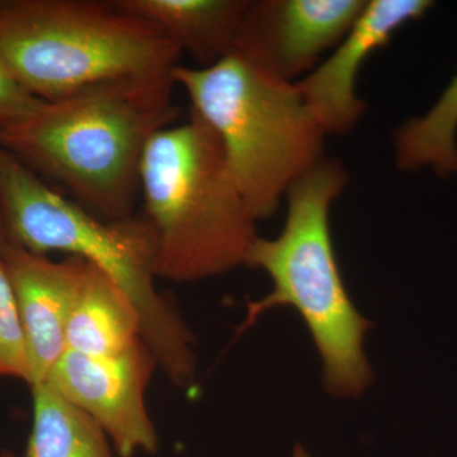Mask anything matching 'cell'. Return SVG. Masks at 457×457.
<instances>
[{"label": "cell", "instance_id": "cell-1", "mask_svg": "<svg viewBox=\"0 0 457 457\" xmlns=\"http://www.w3.org/2000/svg\"><path fill=\"white\" fill-rule=\"evenodd\" d=\"M174 80H116L56 101L0 128V147L65 186L104 220L132 216L152 137L173 125Z\"/></svg>", "mask_w": 457, "mask_h": 457}, {"label": "cell", "instance_id": "cell-2", "mask_svg": "<svg viewBox=\"0 0 457 457\" xmlns=\"http://www.w3.org/2000/svg\"><path fill=\"white\" fill-rule=\"evenodd\" d=\"M0 210L12 245L31 253L73 255L102 270L128 295L141 339L180 390L196 380L195 337L179 309L155 286L158 236L145 215L104 220L46 185L0 147Z\"/></svg>", "mask_w": 457, "mask_h": 457}, {"label": "cell", "instance_id": "cell-3", "mask_svg": "<svg viewBox=\"0 0 457 457\" xmlns=\"http://www.w3.org/2000/svg\"><path fill=\"white\" fill-rule=\"evenodd\" d=\"M348 183L345 165L324 156L288 188L287 218L278 237H258L246 266L264 270L272 291L246 303L237 333L263 312L291 306L308 327L323 362L324 389L337 398H357L372 383L363 341L371 321L352 303L330 236V206Z\"/></svg>", "mask_w": 457, "mask_h": 457}, {"label": "cell", "instance_id": "cell-4", "mask_svg": "<svg viewBox=\"0 0 457 457\" xmlns=\"http://www.w3.org/2000/svg\"><path fill=\"white\" fill-rule=\"evenodd\" d=\"M140 194L158 236L155 275L185 284L245 264L258 237L212 129L192 112L147 144Z\"/></svg>", "mask_w": 457, "mask_h": 457}, {"label": "cell", "instance_id": "cell-5", "mask_svg": "<svg viewBox=\"0 0 457 457\" xmlns=\"http://www.w3.org/2000/svg\"><path fill=\"white\" fill-rule=\"evenodd\" d=\"M220 141L231 179L255 220L278 212L295 180L324 158L326 132L296 83L285 82L237 53L207 68L173 71Z\"/></svg>", "mask_w": 457, "mask_h": 457}, {"label": "cell", "instance_id": "cell-6", "mask_svg": "<svg viewBox=\"0 0 457 457\" xmlns=\"http://www.w3.org/2000/svg\"><path fill=\"white\" fill-rule=\"evenodd\" d=\"M0 54L23 88L50 102L116 80H173L182 51L111 2L4 0Z\"/></svg>", "mask_w": 457, "mask_h": 457}, {"label": "cell", "instance_id": "cell-7", "mask_svg": "<svg viewBox=\"0 0 457 457\" xmlns=\"http://www.w3.org/2000/svg\"><path fill=\"white\" fill-rule=\"evenodd\" d=\"M158 363L140 339L113 356L66 351L44 383L92 418L121 457L158 451V433L145 393Z\"/></svg>", "mask_w": 457, "mask_h": 457}, {"label": "cell", "instance_id": "cell-8", "mask_svg": "<svg viewBox=\"0 0 457 457\" xmlns=\"http://www.w3.org/2000/svg\"><path fill=\"white\" fill-rule=\"evenodd\" d=\"M365 0H249L234 53L285 82L296 83L336 49Z\"/></svg>", "mask_w": 457, "mask_h": 457}, {"label": "cell", "instance_id": "cell-9", "mask_svg": "<svg viewBox=\"0 0 457 457\" xmlns=\"http://www.w3.org/2000/svg\"><path fill=\"white\" fill-rule=\"evenodd\" d=\"M433 5L431 0H370L335 53L296 82L327 137L353 130L368 110L356 93L357 77L366 59L386 46L400 27L420 20Z\"/></svg>", "mask_w": 457, "mask_h": 457}, {"label": "cell", "instance_id": "cell-10", "mask_svg": "<svg viewBox=\"0 0 457 457\" xmlns=\"http://www.w3.org/2000/svg\"><path fill=\"white\" fill-rule=\"evenodd\" d=\"M16 297L29 348L32 380L44 383L66 352V328L82 291L89 263L69 255L51 261L11 245L0 255Z\"/></svg>", "mask_w": 457, "mask_h": 457}, {"label": "cell", "instance_id": "cell-11", "mask_svg": "<svg viewBox=\"0 0 457 457\" xmlns=\"http://www.w3.org/2000/svg\"><path fill=\"white\" fill-rule=\"evenodd\" d=\"M120 11L156 27L198 68L220 62L236 47L249 0H113Z\"/></svg>", "mask_w": 457, "mask_h": 457}, {"label": "cell", "instance_id": "cell-12", "mask_svg": "<svg viewBox=\"0 0 457 457\" xmlns=\"http://www.w3.org/2000/svg\"><path fill=\"white\" fill-rule=\"evenodd\" d=\"M140 339V318L134 303L112 279L89 263L66 328V351L113 356Z\"/></svg>", "mask_w": 457, "mask_h": 457}, {"label": "cell", "instance_id": "cell-13", "mask_svg": "<svg viewBox=\"0 0 457 457\" xmlns=\"http://www.w3.org/2000/svg\"><path fill=\"white\" fill-rule=\"evenodd\" d=\"M33 420L23 457H113L108 437L89 416L46 383L31 386Z\"/></svg>", "mask_w": 457, "mask_h": 457}, {"label": "cell", "instance_id": "cell-14", "mask_svg": "<svg viewBox=\"0 0 457 457\" xmlns=\"http://www.w3.org/2000/svg\"><path fill=\"white\" fill-rule=\"evenodd\" d=\"M457 75L422 117L408 120L394 134L399 170L432 168L438 176L457 177Z\"/></svg>", "mask_w": 457, "mask_h": 457}, {"label": "cell", "instance_id": "cell-15", "mask_svg": "<svg viewBox=\"0 0 457 457\" xmlns=\"http://www.w3.org/2000/svg\"><path fill=\"white\" fill-rule=\"evenodd\" d=\"M0 376L31 384V363L25 329L7 270L0 257Z\"/></svg>", "mask_w": 457, "mask_h": 457}, {"label": "cell", "instance_id": "cell-16", "mask_svg": "<svg viewBox=\"0 0 457 457\" xmlns=\"http://www.w3.org/2000/svg\"><path fill=\"white\" fill-rule=\"evenodd\" d=\"M42 102L18 83L0 54V128L25 119Z\"/></svg>", "mask_w": 457, "mask_h": 457}, {"label": "cell", "instance_id": "cell-17", "mask_svg": "<svg viewBox=\"0 0 457 457\" xmlns=\"http://www.w3.org/2000/svg\"><path fill=\"white\" fill-rule=\"evenodd\" d=\"M11 239H9L7 227H5L4 219H3L2 210H0V255L11 245Z\"/></svg>", "mask_w": 457, "mask_h": 457}, {"label": "cell", "instance_id": "cell-18", "mask_svg": "<svg viewBox=\"0 0 457 457\" xmlns=\"http://www.w3.org/2000/svg\"><path fill=\"white\" fill-rule=\"evenodd\" d=\"M291 457H312L311 453L306 451L305 447H303L302 445H296L294 449L293 456Z\"/></svg>", "mask_w": 457, "mask_h": 457}, {"label": "cell", "instance_id": "cell-19", "mask_svg": "<svg viewBox=\"0 0 457 457\" xmlns=\"http://www.w3.org/2000/svg\"><path fill=\"white\" fill-rule=\"evenodd\" d=\"M0 457H16L12 451L9 450H3L2 453H0Z\"/></svg>", "mask_w": 457, "mask_h": 457}]
</instances>
